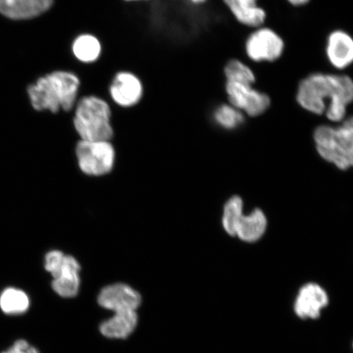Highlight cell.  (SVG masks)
Returning <instances> with one entry per match:
<instances>
[{"instance_id": "12", "label": "cell", "mask_w": 353, "mask_h": 353, "mask_svg": "<svg viewBox=\"0 0 353 353\" xmlns=\"http://www.w3.org/2000/svg\"><path fill=\"white\" fill-rule=\"evenodd\" d=\"M325 56L329 64L343 72L353 64V37L346 30L337 29L326 39Z\"/></svg>"}, {"instance_id": "4", "label": "cell", "mask_w": 353, "mask_h": 353, "mask_svg": "<svg viewBox=\"0 0 353 353\" xmlns=\"http://www.w3.org/2000/svg\"><path fill=\"white\" fill-rule=\"evenodd\" d=\"M314 140L317 152L326 161L342 170L353 167V117L346 119L339 128H317Z\"/></svg>"}, {"instance_id": "24", "label": "cell", "mask_w": 353, "mask_h": 353, "mask_svg": "<svg viewBox=\"0 0 353 353\" xmlns=\"http://www.w3.org/2000/svg\"><path fill=\"white\" fill-rule=\"evenodd\" d=\"M206 1L207 0H190V2L195 4V6H201V4L205 3Z\"/></svg>"}, {"instance_id": "3", "label": "cell", "mask_w": 353, "mask_h": 353, "mask_svg": "<svg viewBox=\"0 0 353 353\" xmlns=\"http://www.w3.org/2000/svg\"><path fill=\"white\" fill-rule=\"evenodd\" d=\"M73 109L74 128L81 140H112V112L107 101L86 95L78 99Z\"/></svg>"}, {"instance_id": "1", "label": "cell", "mask_w": 353, "mask_h": 353, "mask_svg": "<svg viewBox=\"0 0 353 353\" xmlns=\"http://www.w3.org/2000/svg\"><path fill=\"white\" fill-rule=\"evenodd\" d=\"M296 101L307 112L325 113L330 121H342L353 103V79L345 74H309L299 83Z\"/></svg>"}, {"instance_id": "6", "label": "cell", "mask_w": 353, "mask_h": 353, "mask_svg": "<svg viewBox=\"0 0 353 353\" xmlns=\"http://www.w3.org/2000/svg\"><path fill=\"white\" fill-rule=\"evenodd\" d=\"M79 170L90 176H101L112 171L116 150L108 140H81L77 145Z\"/></svg>"}, {"instance_id": "10", "label": "cell", "mask_w": 353, "mask_h": 353, "mask_svg": "<svg viewBox=\"0 0 353 353\" xmlns=\"http://www.w3.org/2000/svg\"><path fill=\"white\" fill-rule=\"evenodd\" d=\"M329 301V295L323 287L310 282L299 289L295 298L294 310L300 319L316 320L328 306Z\"/></svg>"}, {"instance_id": "19", "label": "cell", "mask_w": 353, "mask_h": 353, "mask_svg": "<svg viewBox=\"0 0 353 353\" xmlns=\"http://www.w3.org/2000/svg\"><path fill=\"white\" fill-rule=\"evenodd\" d=\"M226 81H233L254 85L256 83L254 72L250 66L239 59L229 60L223 68Z\"/></svg>"}, {"instance_id": "18", "label": "cell", "mask_w": 353, "mask_h": 353, "mask_svg": "<svg viewBox=\"0 0 353 353\" xmlns=\"http://www.w3.org/2000/svg\"><path fill=\"white\" fill-rule=\"evenodd\" d=\"M30 299L24 291L7 288L0 294V308L8 315L23 314L28 310Z\"/></svg>"}, {"instance_id": "15", "label": "cell", "mask_w": 353, "mask_h": 353, "mask_svg": "<svg viewBox=\"0 0 353 353\" xmlns=\"http://www.w3.org/2000/svg\"><path fill=\"white\" fill-rule=\"evenodd\" d=\"M139 324V315L135 310L114 312L112 316L101 322L100 333L110 339H125L130 336Z\"/></svg>"}, {"instance_id": "8", "label": "cell", "mask_w": 353, "mask_h": 353, "mask_svg": "<svg viewBox=\"0 0 353 353\" xmlns=\"http://www.w3.org/2000/svg\"><path fill=\"white\" fill-rule=\"evenodd\" d=\"M229 103L251 117L260 116L270 107L271 99L254 85L233 81L225 83Z\"/></svg>"}, {"instance_id": "16", "label": "cell", "mask_w": 353, "mask_h": 353, "mask_svg": "<svg viewBox=\"0 0 353 353\" xmlns=\"http://www.w3.org/2000/svg\"><path fill=\"white\" fill-rule=\"evenodd\" d=\"M268 221L263 212L255 209L252 213L243 214L236 223L235 236L247 243H254L261 239L266 232Z\"/></svg>"}, {"instance_id": "20", "label": "cell", "mask_w": 353, "mask_h": 353, "mask_svg": "<svg viewBox=\"0 0 353 353\" xmlns=\"http://www.w3.org/2000/svg\"><path fill=\"white\" fill-rule=\"evenodd\" d=\"M214 120L225 130H234L244 121V116L230 103L222 104L214 110Z\"/></svg>"}, {"instance_id": "11", "label": "cell", "mask_w": 353, "mask_h": 353, "mask_svg": "<svg viewBox=\"0 0 353 353\" xmlns=\"http://www.w3.org/2000/svg\"><path fill=\"white\" fill-rule=\"evenodd\" d=\"M98 303L101 307L113 312L137 311L142 303V296L129 285L114 283L100 290Z\"/></svg>"}, {"instance_id": "17", "label": "cell", "mask_w": 353, "mask_h": 353, "mask_svg": "<svg viewBox=\"0 0 353 353\" xmlns=\"http://www.w3.org/2000/svg\"><path fill=\"white\" fill-rule=\"evenodd\" d=\"M72 54L83 64L96 63L103 54V48L100 39L92 33H82L74 38L72 46Z\"/></svg>"}, {"instance_id": "26", "label": "cell", "mask_w": 353, "mask_h": 353, "mask_svg": "<svg viewBox=\"0 0 353 353\" xmlns=\"http://www.w3.org/2000/svg\"><path fill=\"white\" fill-rule=\"evenodd\" d=\"M352 347H353V344H352Z\"/></svg>"}, {"instance_id": "25", "label": "cell", "mask_w": 353, "mask_h": 353, "mask_svg": "<svg viewBox=\"0 0 353 353\" xmlns=\"http://www.w3.org/2000/svg\"><path fill=\"white\" fill-rule=\"evenodd\" d=\"M123 1H125L128 3H132V2L148 1V0H123Z\"/></svg>"}, {"instance_id": "9", "label": "cell", "mask_w": 353, "mask_h": 353, "mask_svg": "<svg viewBox=\"0 0 353 353\" xmlns=\"http://www.w3.org/2000/svg\"><path fill=\"white\" fill-rule=\"evenodd\" d=\"M110 99L122 108L138 105L144 95L142 79L130 70H120L114 74L108 88Z\"/></svg>"}, {"instance_id": "2", "label": "cell", "mask_w": 353, "mask_h": 353, "mask_svg": "<svg viewBox=\"0 0 353 353\" xmlns=\"http://www.w3.org/2000/svg\"><path fill=\"white\" fill-rule=\"evenodd\" d=\"M81 79L68 70H57L39 78L28 87V95L34 109L42 112H69L77 103Z\"/></svg>"}, {"instance_id": "23", "label": "cell", "mask_w": 353, "mask_h": 353, "mask_svg": "<svg viewBox=\"0 0 353 353\" xmlns=\"http://www.w3.org/2000/svg\"><path fill=\"white\" fill-rule=\"evenodd\" d=\"M286 1L293 7H303L307 6L311 0H286Z\"/></svg>"}, {"instance_id": "22", "label": "cell", "mask_w": 353, "mask_h": 353, "mask_svg": "<svg viewBox=\"0 0 353 353\" xmlns=\"http://www.w3.org/2000/svg\"><path fill=\"white\" fill-rule=\"evenodd\" d=\"M2 353H39V352L34 347L30 345L28 341L20 339L15 342L10 350Z\"/></svg>"}, {"instance_id": "21", "label": "cell", "mask_w": 353, "mask_h": 353, "mask_svg": "<svg viewBox=\"0 0 353 353\" xmlns=\"http://www.w3.org/2000/svg\"><path fill=\"white\" fill-rule=\"evenodd\" d=\"M242 214V199L238 196L229 199L224 205L223 214V227L228 235L235 236L236 223Z\"/></svg>"}, {"instance_id": "5", "label": "cell", "mask_w": 353, "mask_h": 353, "mask_svg": "<svg viewBox=\"0 0 353 353\" xmlns=\"http://www.w3.org/2000/svg\"><path fill=\"white\" fill-rule=\"evenodd\" d=\"M44 268L52 277L55 293L65 299L77 296L81 288V267L76 258L60 250H51L44 258Z\"/></svg>"}, {"instance_id": "7", "label": "cell", "mask_w": 353, "mask_h": 353, "mask_svg": "<svg viewBox=\"0 0 353 353\" xmlns=\"http://www.w3.org/2000/svg\"><path fill=\"white\" fill-rule=\"evenodd\" d=\"M285 48L281 35L264 25L254 28L245 42V55L254 63H275L284 54Z\"/></svg>"}, {"instance_id": "13", "label": "cell", "mask_w": 353, "mask_h": 353, "mask_svg": "<svg viewBox=\"0 0 353 353\" xmlns=\"http://www.w3.org/2000/svg\"><path fill=\"white\" fill-rule=\"evenodd\" d=\"M234 19L242 26L257 28L264 25L267 12L259 6V0H223Z\"/></svg>"}, {"instance_id": "14", "label": "cell", "mask_w": 353, "mask_h": 353, "mask_svg": "<svg viewBox=\"0 0 353 353\" xmlns=\"http://www.w3.org/2000/svg\"><path fill=\"white\" fill-rule=\"evenodd\" d=\"M54 0H0V12L12 19H32L50 10Z\"/></svg>"}]
</instances>
